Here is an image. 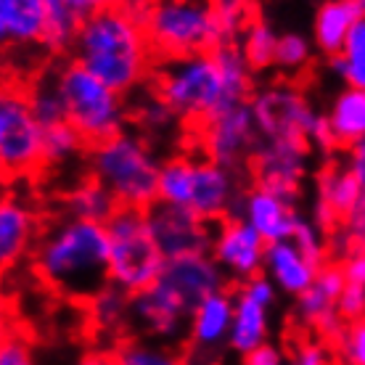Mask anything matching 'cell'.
<instances>
[{
    "label": "cell",
    "instance_id": "obj_13",
    "mask_svg": "<svg viewBox=\"0 0 365 365\" xmlns=\"http://www.w3.org/2000/svg\"><path fill=\"white\" fill-rule=\"evenodd\" d=\"M193 307L165 281H156L143 292L130 297L128 318L135 320L138 329L159 339L180 336L185 326H191Z\"/></svg>",
    "mask_w": 365,
    "mask_h": 365
},
{
    "label": "cell",
    "instance_id": "obj_27",
    "mask_svg": "<svg viewBox=\"0 0 365 365\" xmlns=\"http://www.w3.org/2000/svg\"><path fill=\"white\" fill-rule=\"evenodd\" d=\"M66 210H69V217L91 220V222H109L111 215L119 210V201L96 178H88L69 193Z\"/></svg>",
    "mask_w": 365,
    "mask_h": 365
},
{
    "label": "cell",
    "instance_id": "obj_14",
    "mask_svg": "<svg viewBox=\"0 0 365 365\" xmlns=\"http://www.w3.org/2000/svg\"><path fill=\"white\" fill-rule=\"evenodd\" d=\"M257 135H259V130H257L252 103H241V106L225 111V114H220V117L210 119L204 125L207 159L233 170V167L247 159Z\"/></svg>",
    "mask_w": 365,
    "mask_h": 365
},
{
    "label": "cell",
    "instance_id": "obj_8",
    "mask_svg": "<svg viewBox=\"0 0 365 365\" xmlns=\"http://www.w3.org/2000/svg\"><path fill=\"white\" fill-rule=\"evenodd\" d=\"M56 77L66 103V119L88 146L96 148L122 133L125 103L117 91L101 83L80 61L64 64Z\"/></svg>",
    "mask_w": 365,
    "mask_h": 365
},
{
    "label": "cell",
    "instance_id": "obj_30",
    "mask_svg": "<svg viewBox=\"0 0 365 365\" xmlns=\"http://www.w3.org/2000/svg\"><path fill=\"white\" fill-rule=\"evenodd\" d=\"M278 37L273 27L267 24L265 19H252L247 32H244V56L252 69H265V66L275 64V51H278Z\"/></svg>",
    "mask_w": 365,
    "mask_h": 365
},
{
    "label": "cell",
    "instance_id": "obj_44",
    "mask_svg": "<svg viewBox=\"0 0 365 365\" xmlns=\"http://www.w3.org/2000/svg\"><path fill=\"white\" fill-rule=\"evenodd\" d=\"M349 170H352V175H355L357 182L363 185L365 191V138L349 148Z\"/></svg>",
    "mask_w": 365,
    "mask_h": 365
},
{
    "label": "cell",
    "instance_id": "obj_23",
    "mask_svg": "<svg viewBox=\"0 0 365 365\" xmlns=\"http://www.w3.org/2000/svg\"><path fill=\"white\" fill-rule=\"evenodd\" d=\"M363 16L365 9L357 0H326L312 21V37L320 53H326L329 58L344 53L352 29Z\"/></svg>",
    "mask_w": 365,
    "mask_h": 365
},
{
    "label": "cell",
    "instance_id": "obj_11",
    "mask_svg": "<svg viewBox=\"0 0 365 365\" xmlns=\"http://www.w3.org/2000/svg\"><path fill=\"white\" fill-rule=\"evenodd\" d=\"M252 111L257 119L259 135L270 138H299L312 143V133L318 128V114L310 109V103L299 93L275 85L267 88L252 101Z\"/></svg>",
    "mask_w": 365,
    "mask_h": 365
},
{
    "label": "cell",
    "instance_id": "obj_40",
    "mask_svg": "<svg viewBox=\"0 0 365 365\" xmlns=\"http://www.w3.org/2000/svg\"><path fill=\"white\" fill-rule=\"evenodd\" d=\"M344 56H347L352 64L365 66V16L357 21V27L352 29V35L347 40V48H344Z\"/></svg>",
    "mask_w": 365,
    "mask_h": 365
},
{
    "label": "cell",
    "instance_id": "obj_31",
    "mask_svg": "<svg viewBox=\"0 0 365 365\" xmlns=\"http://www.w3.org/2000/svg\"><path fill=\"white\" fill-rule=\"evenodd\" d=\"M88 146L83 140V135L77 130L64 122V125H56L48 128L43 133V154H46V165H61L69 162L74 154H80V148Z\"/></svg>",
    "mask_w": 365,
    "mask_h": 365
},
{
    "label": "cell",
    "instance_id": "obj_21",
    "mask_svg": "<svg viewBox=\"0 0 365 365\" xmlns=\"http://www.w3.org/2000/svg\"><path fill=\"white\" fill-rule=\"evenodd\" d=\"M318 262H312L304 252H299V247L294 244L292 238L267 244L265 275L275 283V289H281L283 294L302 297L312 286V281L318 278Z\"/></svg>",
    "mask_w": 365,
    "mask_h": 365
},
{
    "label": "cell",
    "instance_id": "obj_26",
    "mask_svg": "<svg viewBox=\"0 0 365 365\" xmlns=\"http://www.w3.org/2000/svg\"><path fill=\"white\" fill-rule=\"evenodd\" d=\"M329 125L336 146L352 148L365 138V91L344 88L339 93L329 111Z\"/></svg>",
    "mask_w": 365,
    "mask_h": 365
},
{
    "label": "cell",
    "instance_id": "obj_5",
    "mask_svg": "<svg viewBox=\"0 0 365 365\" xmlns=\"http://www.w3.org/2000/svg\"><path fill=\"white\" fill-rule=\"evenodd\" d=\"M143 27L159 61L212 53L225 46L212 0H151Z\"/></svg>",
    "mask_w": 365,
    "mask_h": 365
},
{
    "label": "cell",
    "instance_id": "obj_39",
    "mask_svg": "<svg viewBox=\"0 0 365 365\" xmlns=\"http://www.w3.org/2000/svg\"><path fill=\"white\" fill-rule=\"evenodd\" d=\"M344 281L347 286H357L365 292V249H357L344 259Z\"/></svg>",
    "mask_w": 365,
    "mask_h": 365
},
{
    "label": "cell",
    "instance_id": "obj_35",
    "mask_svg": "<svg viewBox=\"0 0 365 365\" xmlns=\"http://www.w3.org/2000/svg\"><path fill=\"white\" fill-rule=\"evenodd\" d=\"M117 360L119 365H188L167 349L146 347V344H130V347L119 349Z\"/></svg>",
    "mask_w": 365,
    "mask_h": 365
},
{
    "label": "cell",
    "instance_id": "obj_4",
    "mask_svg": "<svg viewBox=\"0 0 365 365\" xmlns=\"http://www.w3.org/2000/svg\"><path fill=\"white\" fill-rule=\"evenodd\" d=\"M159 173L162 162L156 154L143 138L130 133L109 138L91 154V178L109 188L119 207L148 210L159 201Z\"/></svg>",
    "mask_w": 365,
    "mask_h": 365
},
{
    "label": "cell",
    "instance_id": "obj_42",
    "mask_svg": "<svg viewBox=\"0 0 365 365\" xmlns=\"http://www.w3.org/2000/svg\"><path fill=\"white\" fill-rule=\"evenodd\" d=\"M294 365H331L329 352L318 344H302L297 357H294Z\"/></svg>",
    "mask_w": 365,
    "mask_h": 365
},
{
    "label": "cell",
    "instance_id": "obj_1",
    "mask_svg": "<svg viewBox=\"0 0 365 365\" xmlns=\"http://www.w3.org/2000/svg\"><path fill=\"white\" fill-rule=\"evenodd\" d=\"M249 66L244 51L230 43L212 53L162 61L154 72V93L180 119L207 125L210 119L247 103Z\"/></svg>",
    "mask_w": 365,
    "mask_h": 365
},
{
    "label": "cell",
    "instance_id": "obj_9",
    "mask_svg": "<svg viewBox=\"0 0 365 365\" xmlns=\"http://www.w3.org/2000/svg\"><path fill=\"white\" fill-rule=\"evenodd\" d=\"M43 133L21 83H6L0 96V165L6 180H19L46 167Z\"/></svg>",
    "mask_w": 365,
    "mask_h": 365
},
{
    "label": "cell",
    "instance_id": "obj_28",
    "mask_svg": "<svg viewBox=\"0 0 365 365\" xmlns=\"http://www.w3.org/2000/svg\"><path fill=\"white\" fill-rule=\"evenodd\" d=\"M43 6H46V40H43L46 51L64 53L66 48H74L83 24L80 14L69 6V0H43Z\"/></svg>",
    "mask_w": 365,
    "mask_h": 365
},
{
    "label": "cell",
    "instance_id": "obj_33",
    "mask_svg": "<svg viewBox=\"0 0 365 365\" xmlns=\"http://www.w3.org/2000/svg\"><path fill=\"white\" fill-rule=\"evenodd\" d=\"M292 241L299 247V252L310 257L312 262H318L320 267L326 265V241H323V228H320L315 220L299 217L294 225Z\"/></svg>",
    "mask_w": 365,
    "mask_h": 365
},
{
    "label": "cell",
    "instance_id": "obj_38",
    "mask_svg": "<svg viewBox=\"0 0 365 365\" xmlns=\"http://www.w3.org/2000/svg\"><path fill=\"white\" fill-rule=\"evenodd\" d=\"M0 365H35L29 347L19 336L9 334L3 339V347H0Z\"/></svg>",
    "mask_w": 365,
    "mask_h": 365
},
{
    "label": "cell",
    "instance_id": "obj_32",
    "mask_svg": "<svg viewBox=\"0 0 365 365\" xmlns=\"http://www.w3.org/2000/svg\"><path fill=\"white\" fill-rule=\"evenodd\" d=\"M215 3V14L220 21V32H222V43L230 46L233 37L247 32L249 21L255 16H249V3L252 0H212Z\"/></svg>",
    "mask_w": 365,
    "mask_h": 365
},
{
    "label": "cell",
    "instance_id": "obj_2",
    "mask_svg": "<svg viewBox=\"0 0 365 365\" xmlns=\"http://www.w3.org/2000/svg\"><path fill=\"white\" fill-rule=\"evenodd\" d=\"M37 278L51 292L93 302L111 286V241L106 222L66 217L37 238Z\"/></svg>",
    "mask_w": 365,
    "mask_h": 365
},
{
    "label": "cell",
    "instance_id": "obj_3",
    "mask_svg": "<svg viewBox=\"0 0 365 365\" xmlns=\"http://www.w3.org/2000/svg\"><path fill=\"white\" fill-rule=\"evenodd\" d=\"M154 58L146 27L125 6L98 11L83 19L74 40V61L91 69L111 91H135Z\"/></svg>",
    "mask_w": 365,
    "mask_h": 365
},
{
    "label": "cell",
    "instance_id": "obj_25",
    "mask_svg": "<svg viewBox=\"0 0 365 365\" xmlns=\"http://www.w3.org/2000/svg\"><path fill=\"white\" fill-rule=\"evenodd\" d=\"M32 238H35L32 212L16 196H6L0 204V262L6 270L24 257Z\"/></svg>",
    "mask_w": 365,
    "mask_h": 365
},
{
    "label": "cell",
    "instance_id": "obj_22",
    "mask_svg": "<svg viewBox=\"0 0 365 365\" xmlns=\"http://www.w3.org/2000/svg\"><path fill=\"white\" fill-rule=\"evenodd\" d=\"M0 37L6 48H46L43 0H0Z\"/></svg>",
    "mask_w": 365,
    "mask_h": 365
},
{
    "label": "cell",
    "instance_id": "obj_41",
    "mask_svg": "<svg viewBox=\"0 0 365 365\" xmlns=\"http://www.w3.org/2000/svg\"><path fill=\"white\" fill-rule=\"evenodd\" d=\"M238 365H283V355H281V349H275L273 344H262V347H257L255 352H249V355L241 357Z\"/></svg>",
    "mask_w": 365,
    "mask_h": 365
},
{
    "label": "cell",
    "instance_id": "obj_46",
    "mask_svg": "<svg viewBox=\"0 0 365 365\" xmlns=\"http://www.w3.org/2000/svg\"><path fill=\"white\" fill-rule=\"evenodd\" d=\"M357 3H360V6H363V9H365V0H357Z\"/></svg>",
    "mask_w": 365,
    "mask_h": 365
},
{
    "label": "cell",
    "instance_id": "obj_17",
    "mask_svg": "<svg viewBox=\"0 0 365 365\" xmlns=\"http://www.w3.org/2000/svg\"><path fill=\"white\" fill-rule=\"evenodd\" d=\"M159 281L173 286L182 299L196 310V304L204 302L210 294H217L225 289V273L215 262L212 255H188L167 259L165 270L159 275Z\"/></svg>",
    "mask_w": 365,
    "mask_h": 365
},
{
    "label": "cell",
    "instance_id": "obj_29",
    "mask_svg": "<svg viewBox=\"0 0 365 365\" xmlns=\"http://www.w3.org/2000/svg\"><path fill=\"white\" fill-rule=\"evenodd\" d=\"M29 93V106H32V114L37 117L40 128H56V125H64L69 122L66 119V103L64 96H61V88H58V77L48 80V77H40L27 88Z\"/></svg>",
    "mask_w": 365,
    "mask_h": 365
},
{
    "label": "cell",
    "instance_id": "obj_7",
    "mask_svg": "<svg viewBox=\"0 0 365 365\" xmlns=\"http://www.w3.org/2000/svg\"><path fill=\"white\" fill-rule=\"evenodd\" d=\"M111 241V286L138 294L154 286L167 265L156 244L148 215L140 207H119L106 222Z\"/></svg>",
    "mask_w": 365,
    "mask_h": 365
},
{
    "label": "cell",
    "instance_id": "obj_20",
    "mask_svg": "<svg viewBox=\"0 0 365 365\" xmlns=\"http://www.w3.org/2000/svg\"><path fill=\"white\" fill-rule=\"evenodd\" d=\"M365 199L363 185L357 182L352 170H341V167H331L320 175L318 188V210H315V222L323 230L336 228L339 220L349 217L357 210V204Z\"/></svg>",
    "mask_w": 365,
    "mask_h": 365
},
{
    "label": "cell",
    "instance_id": "obj_10",
    "mask_svg": "<svg viewBox=\"0 0 365 365\" xmlns=\"http://www.w3.org/2000/svg\"><path fill=\"white\" fill-rule=\"evenodd\" d=\"M146 215L151 233L167 259L188 255H212L217 222H210L193 215L191 210H182L167 201H154Z\"/></svg>",
    "mask_w": 365,
    "mask_h": 365
},
{
    "label": "cell",
    "instance_id": "obj_24",
    "mask_svg": "<svg viewBox=\"0 0 365 365\" xmlns=\"http://www.w3.org/2000/svg\"><path fill=\"white\" fill-rule=\"evenodd\" d=\"M233 297H236V310H233L228 347L244 357L255 352L257 347L267 344V304L249 297L244 289H238Z\"/></svg>",
    "mask_w": 365,
    "mask_h": 365
},
{
    "label": "cell",
    "instance_id": "obj_18",
    "mask_svg": "<svg viewBox=\"0 0 365 365\" xmlns=\"http://www.w3.org/2000/svg\"><path fill=\"white\" fill-rule=\"evenodd\" d=\"M241 220L249 222L267 244H275L292 238L299 215L292 210V201L286 196L270 191L265 185H255L241 199Z\"/></svg>",
    "mask_w": 365,
    "mask_h": 365
},
{
    "label": "cell",
    "instance_id": "obj_43",
    "mask_svg": "<svg viewBox=\"0 0 365 365\" xmlns=\"http://www.w3.org/2000/svg\"><path fill=\"white\" fill-rule=\"evenodd\" d=\"M125 0H69V6H72L80 19H88L93 14H98V11H106V9H114V6H122Z\"/></svg>",
    "mask_w": 365,
    "mask_h": 365
},
{
    "label": "cell",
    "instance_id": "obj_37",
    "mask_svg": "<svg viewBox=\"0 0 365 365\" xmlns=\"http://www.w3.org/2000/svg\"><path fill=\"white\" fill-rule=\"evenodd\" d=\"M339 341H341V352H344L347 365H365V318L347 323Z\"/></svg>",
    "mask_w": 365,
    "mask_h": 365
},
{
    "label": "cell",
    "instance_id": "obj_15",
    "mask_svg": "<svg viewBox=\"0 0 365 365\" xmlns=\"http://www.w3.org/2000/svg\"><path fill=\"white\" fill-rule=\"evenodd\" d=\"M307 148L310 143L299 138H270L265 146L255 151L257 185H265L286 199L294 196L304 175Z\"/></svg>",
    "mask_w": 365,
    "mask_h": 365
},
{
    "label": "cell",
    "instance_id": "obj_45",
    "mask_svg": "<svg viewBox=\"0 0 365 365\" xmlns=\"http://www.w3.org/2000/svg\"><path fill=\"white\" fill-rule=\"evenodd\" d=\"M83 365H119L117 355H96V357H88Z\"/></svg>",
    "mask_w": 365,
    "mask_h": 365
},
{
    "label": "cell",
    "instance_id": "obj_12",
    "mask_svg": "<svg viewBox=\"0 0 365 365\" xmlns=\"http://www.w3.org/2000/svg\"><path fill=\"white\" fill-rule=\"evenodd\" d=\"M267 241L241 217H225L215 228L212 257L222 267V273L233 281L247 283L255 275L265 273Z\"/></svg>",
    "mask_w": 365,
    "mask_h": 365
},
{
    "label": "cell",
    "instance_id": "obj_19",
    "mask_svg": "<svg viewBox=\"0 0 365 365\" xmlns=\"http://www.w3.org/2000/svg\"><path fill=\"white\" fill-rule=\"evenodd\" d=\"M233 310H236V297L222 289L217 294H210L204 302L196 304L191 315V344L199 355L215 352L230 339V326H233Z\"/></svg>",
    "mask_w": 365,
    "mask_h": 365
},
{
    "label": "cell",
    "instance_id": "obj_36",
    "mask_svg": "<svg viewBox=\"0 0 365 365\" xmlns=\"http://www.w3.org/2000/svg\"><path fill=\"white\" fill-rule=\"evenodd\" d=\"M336 236L341 241V247L347 249V257L357 249H365V199L357 204V210L349 217L341 220V228Z\"/></svg>",
    "mask_w": 365,
    "mask_h": 365
},
{
    "label": "cell",
    "instance_id": "obj_16",
    "mask_svg": "<svg viewBox=\"0 0 365 365\" xmlns=\"http://www.w3.org/2000/svg\"><path fill=\"white\" fill-rule=\"evenodd\" d=\"M344 267L339 265H326L320 267L318 278L312 281L307 292L297 297V312L307 326H315L320 334L326 336H341L344 331V320L339 315V299L344 294Z\"/></svg>",
    "mask_w": 365,
    "mask_h": 365
},
{
    "label": "cell",
    "instance_id": "obj_34",
    "mask_svg": "<svg viewBox=\"0 0 365 365\" xmlns=\"http://www.w3.org/2000/svg\"><path fill=\"white\" fill-rule=\"evenodd\" d=\"M307 58H310V46H307V40L297 32L292 35H281L278 37V51H275V64L281 66L283 72H297L302 66L307 64Z\"/></svg>",
    "mask_w": 365,
    "mask_h": 365
},
{
    "label": "cell",
    "instance_id": "obj_6",
    "mask_svg": "<svg viewBox=\"0 0 365 365\" xmlns=\"http://www.w3.org/2000/svg\"><path fill=\"white\" fill-rule=\"evenodd\" d=\"M159 201L191 210L210 222H220L230 217L236 201L233 175L228 167L212 159L175 156L167 159L159 173Z\"/></svg>",
    "mask_w": 365,
    "mask_h": 365
}]
</instances>
